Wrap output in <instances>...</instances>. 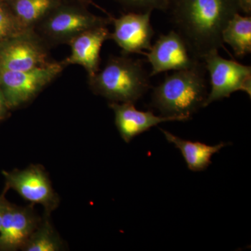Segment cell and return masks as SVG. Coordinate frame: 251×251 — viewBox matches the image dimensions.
I'll return each mask as SVG.
<instances>
[{
    "instance_id": "obj_1",
    "label": "cell",
    "mask_w": 251,
    "mask_h": 251,
    "mask_svg": "<svg viewBox=\"0 0 251 251\" xmlns=\"http://www.w3.org/2000/svg\"><path fill=\"white\" fill-rule=\"evenodd\" d=\"M240 9L239 0H175L172 23L193 57L202 61L224 48L223 31Z\"/></svg>"
},
{
    "instance_id": "obj_2",
    "label": "cell",
    "mask_w": 251,
    "mask_h": 251,
    "mask_svg": "<svg viewBox=\"0 0 251 251\" xmlns=\"http://www.w3.org/2000/svg\"><path fill=\"white\" fill-rule=\"evenodd\" d=\"M206 72L202 62L191 69L167 75L153 88L152 105L162 116L179 117L188 121L193 114L204 108L208 96Z\"/></svg>"
},
{
    "instance_id": "obj_3",
    "label": "cell",
    "mask_w": 251,
    "mask_h": 251,
    "mask_svg": "<svg viewBox=\"0 0 251 251\" xmlns=\"http://www.w3.org/2000/svg\"><path fill=\"white\" fill-rule=\"evenodd\" d=\"M126 55L110 57L103 69L88 77L91 90L110 103H135L151 87L141 61Z\"/></svg>"
},
{
    "instance_id": "obj_4",
    "label": "cell",
    "mask_w": 251,
    "mask_h": 251,
    "mask_svg": "<svg viewBox=\"0 0 251 251\" xmlns=\"http://www.w3.org/2000/svg\"><path fill=\"white\" fill-rule=\"evenodd\" d=\"M110 21L90 12L84 5L62 1L33 28L49 47L69 44L75 36Z\"/></svg>"
},
{
    "instance_id": "obj_5",
    "label": "cell",
    "mask_w": 251,
    "mask_h": 251,
    "mask_svg": "<svg viewBox=\"0 0 251 251\" xmlns=\"http://www.w3.org/2000/svg\"><path fill=\"white\" fill-rule=\"evenodd\" d=\"M63 62L50 61L25 72L0 69V91L9 110L18 108L36 98L67 67Z\"/></svg>"
},
{
    "instance_id": "obj_6",
    "label": "cell",
    "mask_w": 251,
    "mask_h": 251,
    "mask_svg": "<svg viewBox=\"0 0 251 251\" xmlns=\"http://www.w3.org/2000/svg\"><path fill=\"white\" fill-rule=\"evenodd\" d=\"M210 76L211 91L204 108L216 100L229 98L238 91L251 97V67L234 60L224 59L219 50L211 51L202 59Z\"/></svg>"
},
{
    "instance_id": "obj_7",
    "label": "cell",
    "mask_w": 251,
    "mask_h": 251,
    "mask_svg": "<svg viewBox=\"0 0 251 251\" xmlns=\"http://www.w3.org/2000/svg\"><path fill=\"white\" fill-rule=\"evenodd\" d=\"M49 49L34 29H27L0 42V69L25 72L45 65Z\"/></svg>"
},
{
    "instance_id": "obj_8",
    "label": "cell",
    "mask_w": 251,
    "mask_h": 251,
    "mask_svg": "<svg viewBox=\"0 0 251 251\" xmlns=\"http://www.w3.org/2000/svg\"><path fill=\"white\" fill-rule=\"evenodd\" d=\"M2 173L5 187L14 190L31 204H41L44 212L51 215L58 207V194L54 191L47 172L40 165H30L25 169Z\"/></svg>"
},
{
    "instance_id": "obj_9",
    "label": "cell",
    "mask_w": 251,
    "mask_h": 251,
    "mask_svg": "<svg viewBox=\"0 0 251 251\" xmlns=\"http://www.w3.org/2000/svg\"><path fill=\"white\" fill-rule=\"evenodd\" d=\"M143 54L151 66L150 76L191 69L203 62L193 57L184 39L175 30L160 36L149 52Z\"/></svg>"
},
{
    "instance_id": "obj_10",
    "label": "cell",
    "mask_w": 251,
    "mask_h": 251,
    "mask_svg": "<svg viewBox=\"0 0 251 251\" xmlns=\"http://www.w3.org/2000/svg\"><path fill=\"white\" fill-rule=\"evenodd\" d=\"M151 14V11L131 12L120 18H111L114 31L110 39L121 48L124 54H143L144 50L151 49L155 34L150 21Z\"/></svg>"
},
{
    "instance_id": "obj_11",
    "label": "cell",
    "mask_w": 251,
    "mask_h": 251,
    "mask_svg": "<svg viewBox=\"0 0 251 251\" xmlns=\"http://www.w3.org/2000/svg\"><path fill=\"white\" fill-rule=\"evenodd\" d=\"M34 205L20 206L8 202L0 227V251H21L41 222Z\"/></svg>"
},
{
    "instance_id": "obj_12",
    "label": "cell",
    "mask_w": 251,
    "mask_h": 251,
    "mask_svg": "<svg viewBox=\"0 0 251 251\" xmlns=\"http://www.w3.org/2000/svg\"><path fill=\"white\" fill-rule=\"evenodd\" d=\"M110 36L111 32L107 26L83 31L69 43L71 54L62 62L67 66L80 65L85 69L88 77L93 76L99 70L100 49Z\"/></svg>"
},
{
    "instance_id": "obj_13",
    "label": "cell",
    "mask_w": 251,
    "mask_h": 251,
    "mask_svg": "<svg viewBox=\"0 0 251 251\" xmlns=\"http://www.w3.org/2000/svg\"><path fill=\"white\" fill-rule=\"evenodd\" d=\"M109 107L115 113V125L120 136L126 143L163 122H184L179 117L156 116L151 111H140L132 103L111 102Z\"/></svg>"
},
{
    "instance_id": "obj_14",
    "label": "cell",
    "mask_w": 251,
    "mask_h": 251,
    "mask_svg": "<svg viewBox=\"0 0 251 251\" xmlns=\"http://www.w3.org/2000/svg\"><path fill=\"white\" fill-rule=\"evenodd\" d=\"M159 129L170 143L174 144L175 146L179 149L187 164L188 169L193 172L205 171L211 164V158L213 155L228 145L227 143H221L211 146L201 142L184 140L168 130L161 128Z\"/></svg>"
},
{
    "instance_id": "obj_15",
    "label": "cell",
    "mask_w": 251,
    "mask_h": 251,
    "mask_svg": "<svg viewBox=\"0 0 251 251\" xmlns=\"http://www.w3.org/2000/svg\"><path fill=\"white\" fill-rule=\"evenodd\" d=\"M15 17L25 29H33L61 4V0H6Z\"/></svg>"
},
{
    "instance_id": "obj_16",
    "label": "cell",
    "mask_w": 251,
    "mask_h": 251,
    "mask_svg": "<svg viewBox=\"0 0 251 251\" xmlns=\"http://www.w3.org/2000/svg\"><path fill=\"white\" fill-rule=\"evenodd\" d=\"M223 41L228 44L234 53L243 58L251 52V18L236 14L223 31Z\"/></svg>"
},
{
    "instance_id": "obj_17",
    "label": "cell",
    "mask_w": 251,
    "mask_h": 251,
    "mask_svg": "<svg viewBox=\"0 0 251 251\" xmlns=\"http://www.w3.org/2000/svg\"><path fill=\"white\" fill-rule=\"evenodd\" d=\"M64 248L62 239L51 222L50 214L44 212L40 224L21 251H60L64 250Z\"/></svg>"
},
{
    "instance_id": "obj_18",
    "label": "cell",
    "mask_w": 251,
    "mask_h": 251,
    "mask_svg": "<svg viewBox=\"0 0 251 251\" xmlns=\"http://www.w3.org/2000/svg\"><path fill=\"white\" fill-rule=\"evenodd\" d=\"M25 30L15 17L6 0L0 1V42Z\"/></svg>"
},
{
    "instance_id": "obj_19",
    "label": "cell",
    "mask_w": 251,
    "mask_h": 251,
    "mask_svg": "<svg viewBox=\"0 0 251 251\" xmlns=\"http://www.w3.org/2000/svg\"><path fill=\"white\" fill-rule=\"evenodd\" d=\"M119 1L132 9L141 12L152 11L153 9L164 10L168 7L169 0H118Z\"/></svg>"
},
{
    "instance_id": "obj_20",
    "label": "cell",
    "mask_w": 251,
    "mask_h": 251,
    "mask_svg": "<svg viewBox=\"0 0 251 251\" xmlns=\"http://www.w3.org/2000/svg\"><path fill=\"white\" fill-rule=\"evenodd\" d=\"M8 188L6 187L4 188V192L0 196V227H1V222H2L3 216H4V213L5 209H6V204H7L9 201L5 198V194H6V191H8Z\"/></svg>"
},
{
    "instance_id": "obj_21",
    "label": "cell",
    "mask_w": 251,
    "mask_h": 251,
    "mask_svg": "<svg viewBox=\"0 0 251 251\" xmlns=\"http://www.w3.org/2000/svg\"><path fill=\"white\" fill-rule=\"evenodd\" d=\"M8 110H9V108L6 106L4 97H3L2 94L0 91V122L6 117Z\"/></svg>"
},
{
    "instance_id": "obj_22",
    "label": "cell",
    "mask_w": 251,
    "mask_h": 251,
    "mask_svg": "<svg viewBox=\"0 0 251 251\" xmlns=\"http://www.w3.org/2000/svg\"><path fill=\"white\" fill-rule=\"evenodd\" d=\"M241 9L243 10L246 14H251V0H239Z\"/></svg>"
},
{
    "instance_id": "obj_23",
    "label": "cell",
    "mask_w": 251,
    "mask_h": 251,
    "mask_svg": "<svg viewBox=\"0 0 251 251\" xmlns=\"http://www.w3.org/2000/svg\"><path fill=\"white\" fill-rule=\"evenodd\" d=\"M74 1L75 3H77V4H80L85 6V4H87V3L90 2L91 0H74Z\"/></svg>"
},
{
    "instance_id": "obj_24",
    "label": "cell",
    "mask_w": 251,
    "mask_h": 251,
    "mask_svg": "<svg viewBox=\"0 0 251 251\" xmlns=\"http://www.w3.org/2000/svg\"><path fill=\"white\" fill-rule=\"evenodd\" d=\"M4 1V0H0V1Z\"/></svg>"
}]
</instances>
